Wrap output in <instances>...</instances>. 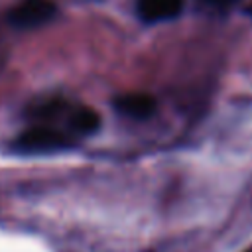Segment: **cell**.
Returning a JSON list of instances; mask_svg holds the SVG:
<instances>
[{
    "mask_svg": "<svg viewBox=\"0 0 252 252\" xmlns=\"http://www.w3.org/2000/svg\"><path fill=\"white\" fill-rule=\"evenodd\" d=\"M100 126V116L93 110V108H87V106H81L77 108L73 114H71V128L75 132H81V134H93L96 132Z\"/></svg>",
    "mask_w": 252,
    "mask_h": 252,
    "instance_id": "5",
    "label": "cell"
},
{
    "mask_svg": "<svg viewBox=\"0 0 252 252\" xmlns=\"http://www.w3.org/2000/svg\"><path fill=\"white\" fill-rule=\"evenodd\" d=\"M183 8V0H138V16L144 22L156 24L175 18Z\"/></svg>",
    "mask_w": 252,
    "mask_h": 252,
    "instance_id": "3",
    "label": "cell"
},
{
    "mask_svg": "<svg viewBox=\"0 0 252 252\" xmlns=\"http://www.w3.org/2000/svg\"><path fill=\"white\" fill-rule=\"evenodd\" d=\"M114 108L128 118H148L156 110V98L146 93H128L114 100Z\"/></svg>",
    "mask_w": 252,
    "mask_h": 252,
    "instance_id": "4",
    "label": "cell"
},
{
    "mask_svg": "<svg viewBox=\"0 0 252 252\" xmlns=\"http://www.w3.org/2000/svg\"><path fill=\"white\" fill-rule=\"evenodd\" d=\"M207 2H211L213 6H228V4H232L236 0H207Z\"/></svg>",
    "mask_w": 252,
    "mask_h": 252,
    "instance_id": "6",
    "label": "cell"
},
{
    "mask_svg": "<svg viewBox=\"0 0 252 252\" xmlns=\"http://www.w3.org/2000/svg\"><path fill=\"white\" fill-rule=\"evenodd\" d=\"M57 8L51 0H22L8 14V20L14 28L30 30L47 24L55 16Z\"/></svg>",
    "mask_w": 252,
    "mask_h": 252,
    "instance_id": "2",
    "label": "cell"
},
{
    "mask_svg": "<svg viewBox=\"0 0 252 252\" xmlns=\"http://www.w3.org/2000/svg\"><path fill=\"white\" fill-rule=\"evenodd\" d=\"M71 146V138L65 136L59 130L45 128V126H35L26 130L16 138V148L20 152H53V150H63Z\"/></svg>",
    "mask_w": 252,
    "mask_h": 252,
    "instance_id": "1",
    "label": "cell"
}]
</instances>
